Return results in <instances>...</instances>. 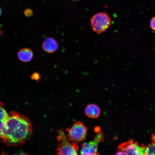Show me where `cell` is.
<instances>
[{
    "label": "cell",
    "instance_id": "obj_1",
    "mask_svg": "<svg viewBox=\"0 0 155 155\" xmlns=\"http://www.w3.org/2000/svg\"><path fill=\"white\" fill-rule=\"evenodd\" d=\"M32 126L26 116L15 111L9 114L6 128L1 139L7 145L19 146L24 144L30 137Z\"/></svg>",
    "mask_w": 155,
    "mask_h": 155
},
{
    "label": "cell",
    "instance_id": "obj_2",
    "mask_svg": "<svg viewBox=\"0 0 155 155\" xmlns=\"http://www.w3.org/2000/svg\"><path fill=\"white\" fill-rule=\"evenodd\" d=\"M57 140L59 144L57 149L58 155H77L78 149V142H70L62 129L57 131Z\"/></svg>",
    "mask_w": 155,
    "mask_h": 155
},
{
    "label": "cell",
    "instance_id": "obj_3",
    "mask_svg": "<svg viewBox=\"0 0 155 155\" xmlns=\"http://www.w3.org/2000/svg\"><path fill=\"white\" fill-rule=\"evenodd\" d=\"M111 21L109 16L105 12L98 13L90 19V25L92 30L98 34L105 31L111 26Z\"/></svg>",
    "mask_w": 155,
    "mask_h": 155
},
{
    "label": "cell",
    "instance_id": "obj_4",
    "mask_svg": "<svg viewBox=\"0 0 155 155\" xmlns=\"http://www.w3.org/2000/svg\"><path fill=\"white\" fill-rule=\"evenodd\" d=\"M68 132L67 137L69 141L77 142L85 140L88 128L81 122L75 123L70 129H66Z\"/></svg>",
    "mask_w": 155,
    "mask_h": 155
},
{
    "label": "cell",
    "instance_id": "obj_5",
    "mask_svg": "<svg viewBox=\"0 0 155 155\" xmlns=\"http://www.w3.org/2000/svg\"><path fill=\"white\" fill-rule=\"evenodd\" d=\"M97 133L92 141L82 144L80 154L86 155L99 154L98 152V144L99 142L103 140L104 135L100 131Z\"/></svg>",
    "mask_w": 155,
    "mask_h": 155
},
{
    "label": "cell",
    "instance_id": "obj_6",
    "mask_svg": "<svg viewBox=\"0 0 155 155\" xmlns=\"http://www.w3.org/2000/svg\"><path fill=\"white\" fill-rule=\"evenodd\" d=\"M145 146H140L136 142L129 139L128 141L121 144L118 150L123 151L126 155H144Z\"/></svg>",
    "mask_w": 155,
    "mask_h": 155
},
{
    "label": "cell",
    "instance_id": "obj_7",
    "mask_svg": "<svg viewBox=\"0 0 155 155\" xmlns=\"http://www.w3.org/2000/svg\"><path fill=\"white\" fill-rule=\"evenodd\" d=\"M59 44L57 41L52 37L47 38L42 44V48L44 51L48 53H53L57 51Z\"/></svg>",
    "mask_w": 155,
    "mask_h": 155
},
{
    "label": "cell",
    "instance_id": "obj_8",
    "mask_svg": "<svg viewBox=\"0 0 155 155\" xmlns=\"http://www.w3.org/2000/svg\"><path fill=\"white\" fill-rule=\"evenodd\" d=\"M9 114L5 108L3 103L0 102V139L3 137L5 131Z\"/></svg>",
    "mask_w": 155,
    "mask_h": 155
},
{
    "label": "cell",
    "instance_id": "obj_9",
    "mask_svg": "<svg viewBox=\"0 0 155 155\" xmlns=\"http://www.w3.org/2000/svg\"><path fill=\"white\" fill-rule=\"evenodd\" d=\"M18 56L20 60L22 61L25 62H29L33 58V51L29 48H24L18 51Z\"/></svg>",
    "mask_w": 155,
    "mask_h": 155
},
{
    "label": "cell",
    "instance_id": "obj_10",
    "mask_svg": "<svg viewBox=\"0 0 155 155\" xmlns=\"http://www.w3.org/2000/svg\"><path fill=\"white\" fill-rule=\"evenodd\" d=\"M85 112L88 117L92 118H97L100 115V109L96 105L90 104L86 106Z\"/></svg>",
    "mask_w": 155,
    "mask_h": 155
},
{
    "label": "cell",
    "instance_id": "obj_11",
    "mask_svg": "<svg viewBox=\"0 0 155 155\" xmlns=\"http://www.w3.org/2000/svg\"><path fill=\"white\" fill-rule=\"evenodd\" d=\"M155 145L154 142L149 144L145 147L144 155H155Z\"/></svg>",
    "mask_w": 155,
    "mask_h": 155
},
{
    "label": "cell",
    "instance_id": "obj_12",
    "mask_svg": "<svg viewBox=\"0 0 155 155\" xmlns=\"http://www.w3.org/2000/svg\"><path fill=\"white\" fill-rule=\"evenodd\" d=\"M32 79L35 80L38 82L40 79V76L38 72H35L33 73L31 76Z\"/></svg>",
    "mask_w": 155,
    "mask_h": 155
},
{
    "label": "cell",
    "instance_id": "obj_13",
    "mask_svg": "<svg viewBox=\"0 0 155 155\" xmlns=\"http://www.w3.org/2000/svg\"><path fill=\"white\" fill-rule=\"evenodd\" d=\"M24 15L27 17H30L33 14L32 11L30 9H26L24 12Z\"/></svg>",
    "mask_w": 155,
    "mask_h": 155
},
{
    "label": "cell",
    "instance_id": "obj_14",
    "mask_svg": "<svg viewBox=\"0 0 155 155\" xmlns=\"http://www.w3.org/2000/svg\"><path fill=\"white\" fill-rule=\"evenodd\" d=\"M155 17H154L152 18L150 21V26L151 29L155 31Z\"/></svg>",
    "mask_w": 155,
    "mask_h": 155
},
{
    "label": "cell",
    "instance_id": "obj_15",
    "mask_svg": "<svg viewBox=\"0 0 155 155\" xmlns=\"http://www.w3.org/2000/svg\"><path fill=\"white\" fill-rule=\"evenodd\" d=\"M116 155H126V154L123 151L118 150V152L116 154Z\"/></svg>",
    "mask_w": 155,
    "mask_h": 155
},
{
    "label": "cell",
    "instance_id": "obj_16",
    "mask_svg": "<svg viewBox=\"0 0 155 155\" xmlns=\"http://www.w3.org/2000/svg\"><path fill=\"white\" fill-rule=\"evenodd\" d=\"M94 131L96 132H98L100 131V128L99 127H96L94 129Z\"/></svg>",
    "mask_w": 155,
    "mask_h": 155
},
{
    "label": "cell",
    "instance_id": "obj_17",
    "mask_svg": "<svg viewBox=\"0 0 155 155\" xmlns=\"http://www.w3.org/2000/svg\"><path fill=\"white\" fill-rule=\"evenodd\" d=\"M1 27L0 25V36L3 33V31L1 30Z\"/></svg>",
    "mask_w": 155,
    "mask_h": 155
},
{
    "label": "cell",
    "instance_id": "obj_18",
    "mask_svg": "<svg viewBox=\"0 0 155 155\" xmlns=\"http://www.w3.org/2000/svg\"><path fill=\"white\" fill-rule=\"evenodd\" d=\"M1 8L0 7V16H1Z\"/></svg>",
    "mask_w": 155,
    "mask_h": 155
},
{
    "label": "cell",
    "instance_id": "obj_19",
    "mask_svg": "<svg viewBox=\"0 0 155 155\" xmlns=\"http://www.w3.org/2000/svg\"><path fill=\"white\" fill-rule=\"evenodd\" d=\"M73 1H80V0H73Z\"/></svg>",
    "mask_w": 155,
    "mask_h": 155
}]
</instances>
